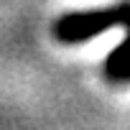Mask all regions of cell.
Instances as JSON below:
<instances>
[{
	"label": "cell",
	"mask_w": 130,
	"mask_h": 130,
	"mask_svg": "<svg viewBox=\"0 0 130 130\" xmlns=\"http://www.w3.org/2000/svg\"><path fill=\"white\" fill-rule=\"evenodd\" d=\"M112 26H130V0L112 8L84 10V13H67L54 23V36L61 43H82Z\"/></svg>",
	"instance_id": "1"
},
{
	"label": "cell",
	"mask_w": 130,
	"mask_h": 130,
	"mask_svg": "<svg viewBox=\"0 0 130 130\" xmlns=\"http://www.w3.org/2000/svg\"><path fill=\"white\" fill-rule=\"evenodd\" d=\"M110 82H130V61L125 64V67H122V69H120V72H117Z\"/></svg>",
	"instance_id": "3"
},
{
	"label": "cell",
	"mask_w": 130,
	"mask_h": 130,
	"mask_svg": "<svg viewBox=\"0 0 130 130\" xmlns=\"http://www.w3.org/2000/svg\"><path fill=\"white\" fill-rule=\"evenodd\" d=\"M125 28H127V38H122V43L115 46V48L107 54V61H105V77H107V79H112L125 64L130 61V26H125Z\"/></svg>",
	"instance_id": "2"
}]
</instances>
